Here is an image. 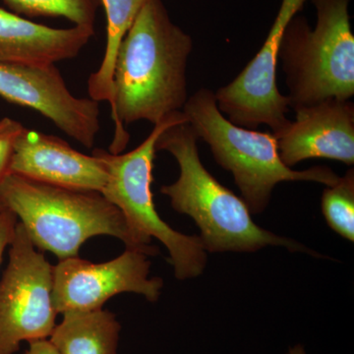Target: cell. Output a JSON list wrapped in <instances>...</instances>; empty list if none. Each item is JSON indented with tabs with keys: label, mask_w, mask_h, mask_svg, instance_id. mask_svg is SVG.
<instances>
[{
	"label": "cell",
	"mask_w": 354,
	"mask_h": 354,
	"mask_svg": "<svg viewBox=\"0 0 354 354\" xmlns=\"http://www.w3.org/2000/svg\"><path fill=\"white\" fill-rule=\"evenodd\" d=\"M29 346L25 354H60L48 339L30 342Z\"/></svg>",
	"instance_id": "cell-20"
},
{
	"label": "cell",
	"mask_w": 354,
	"mask_h": 354,
	"mask_svg": "<svg viewBox=\"0 0 354 354\" xmlns=\"http://www.w3.org/2000/svg\"><path fill=\"white\" fill-rule=\"evenodd\" d=\"M198 140L186 120L167 128L158 137L156 150L171 153L180 169L176 183L162 186L160 193L169 198L177 213L194 220L207 252L252 253L264 247L279 246L290 252L321 257L304 244L256 225L242 198L218 183L203 165Z\"/></svg>",
	"instance_id": "cell-2"
},
{
	"label": "cell",
	"mask_w": 354,
	"mask_h": 354,
	"mask_svg": "<svg viewBox=\"0 0 354 354\" xmlns=\"http://www.w3.org/2000/svg\"><path fill=\"white\" fill-rule=\"evenodd\" d=\"M183 113L198 138L208 144L216 162L232 172L242 200L254 215L267 208L277 184L312 181L332 186L339 180L330 167L295 171L286 167L279 157L274 135L230 122L221 113L215 93L209 88H200L188 97Z\"/></svg>",
	"instance_id": "cell-5"
},
{
	"label": "cell",
	"mask_w": 354,
	"mask_h": 354,
	"mask_svg": "<svg viewBox=\"0 0 354 354\" xmlns=\"http://www.w3.org/2000/svg\"><path fill=\"white\" fill-rule=\"evenodd\" d=\"M323 215L328 225L348 241H354V169L346 171L322 195Z\"/></svg>",
	"instance_id": "cell-17"
},
{
	"label": "cell",
	"mask_w": 354,
	"mask_h": 354,
	"mask_svg": "<svg viewBox=\"0 0 354 354\" xmlns=\"http://www.w3.org/2000/svg\"><path fill=\"white\" fill-rule=\"evenodd\" d=\"M193 39L172 22L162 0H147L116 53L109 153H121L130 136L125 124H158L183 111L188 100L187 64Z\"/></svg>",
	"instance_id": "cell-1"
},
{
	"label": "cell",
	"mask_w": 354,
	"mask_h": 354,
	"mask_svg": "<svg viewBox=\"0 0 354 354\" xmlns=\"http://www.w3.org/2000/svg\"><path fill=\"white\" fill-rule=\"evenodd\" d=\"M17 223V216L10 209H4L0 212V265L3 259L4 251L12 241Z\"/></svg>",
	"instance_id": "cell-19"
},
{
	"label": "cell",
	"mask_w": 354,
	"mask_h": 354,
	"mask_svg": "<svg viewBox=\"0 0 354 354\" xmlns=\"http://www.w3.org/2000/svg\"><path fill=\"white\" fill-rule=\"evenodd\" d=\"M6 209V207H4V205L2 204L1 201H0V212L2 211V209Z\"/></svg>",
	"instance_id": "cell-22"
},
{
	"label": "cell",
	"mask_w": 354,
	"mask_h": 354,
	"mask_svg": "<svg viewBox=\"0 0 354 354\" xmlns=\"http://www.w3.org/2000/svg\"><path fill=\"white\" fill-rule=\"evenodd\" d=\"M186 120L183 111L167 116L137 148L127 153H111L95 149L93 155L102 160L108 181L102 194L120 209L132 234L144 245L152 239L162 242L169 253V262L178 279L201 276L207 264V251L197 235H186L169 227L153 203V160L156 143L167 128Z\"/></svg>",
	"instance_id": "cell-6"
},
{
	"label": "cell",
	"mask_w": 354,
	"mask_h": 354,
	"mask_svg": "<svg viewBox=\"0 0 354 354\" xmlns=\"http://www.w3.org/2000/svg\"><path fill=\"white\" fill-rule=\"evenodd\" d=\"M14 13L27 17H64L81 27L95 28L100 0H3Z\"/></svg>",
	"instance_id": "cell-16"
},
{
	"label": "cell",
	"mask_w": 354,
	"mask_h": 354,
	"mask_svg": "<svg viewBox=\"0 0 354 354\" xmlns=\"http://www.w3.org/2000/svg\"><path fill=\"white\" fill-rule=\"evenodd\" d=\"M53 288V266L18 221L0 279V354H14L21 342L50 337L57 315Z\"/></svg>",
	"instance_id": "cell-7"
},
{
	"label": "cell",
	"mask_w": 354,
	"mask_h": 354,
	"mask_svg": "<svg viewBox=\"0 0 354 354\" xmlns=\"http://www.w3.org/2000/svg\"><path fill=\"white\" fill-rule=\"evenodd\" d=\"M106 14V44L99 69L88 79V92L95 102L113 104V77L116 53L147 0H100Z\"/></svg>",
	"instance_id": "cell-15"
},
{
	"label": "cell",
	"mask_w": 354,
	"mask_h": 354,
	"mask_svg": "<svg viewBox=\"0 0 354 354\" xmlns=\"http://www.w3.org/2000/svg\"><path fill=\"white\" fill-rule=\"evenodd\" d=\"M307 0H281L267 39L253 59L232 82L215 93L218 108L230 122L256 130L271 127L277 136L290 127L286 118L290 101L277 86V66L281 38L286 26L304 8Z\"/></svg>",
	"instance_id": "cell-8"
},
{
	"label": "cell",
	"mask_w": 354,
	"mask_h": 354,
	"mask_svg": "<svg viewBox=\"0 0 354 354\" xmlns=\"http://www.w3.org/2000/svg\"><path fill=\"white\" fill-rule=\"evenodd\" d=\"M24 128L22 123L12 118L0 120V183L9 174L14 146Z\"/></svg>",
	"instance_id": "cell-18"
},
{
	"label": "cell",
	"mask_w": 354,
	"mask_h": 354,
	"mask_svg": "<svg viewBox=\"0 0 354 354\" xmlns=\"http://www.w3.org/2000/svg\"><path fill=\"white\" fill-rule=\"evenodd\" d=\"M286 354H307L306 351H305L304 346H301V344H297V346H293L288 349V353Z\"/></svg>",
	"instance_id": "cell-21"
},
{
	"label": "cell",
	"mask_w": 354,
	"mask_h": 354,
	"mask_svg": "<svg viewBox=\"0 0 354 354\" xmlns=\"http://www.w3.org/2000/svg\"><path fill=\"white\" fill-rule=\"evenodd\" d=\"M9 174L57 187L100 193L108 181L99 158L74 150L59 137L26 127L16 140Z\"/></svg>",
	"instance_id": "cell-12"
},
{
	"label": "cell",
	"mask_w": 354,
	"mask_h": 354,
	"mask_svg": "<svg viewBox=\"0 0 354 354\" xmlns=\"http://www.w3.org/2000/svg\"><path fill=\"white\" fill-rule=\"evenodd\" d=\"M295 120L277 135L279 157L288 167L310 158L354 165V104L327 100L295 109Z\"/></svg>",
	"instance_id": "cell-11"
},
{
	"label": "cell",
	"mask_w": 354,
	"mask_h": 354,
	"mask_svg": "<svg viewBox=\"0 0 354 354\" xmlns=\"http://www.w3.org/2000/svg\"><path fill=\"white\" fill-rule=\"evenodd\" d=\"M0 201L22 223L32 244L60 260L78 257L88 239L109 235L127 248L158 253L132 234L124 216L102 193L67 189L8 174L0 183Z\"/></svg>",
	"instance_id": "cell-3"
},
{
	"label": "cell",
	"mask_w": 354,
	"mask_h": 354,
	"mask_svg": "<svg viewBox=\"0 0 354 354\" xmlns=\"http://www.w3.org/2000/svg\"><path fill=\"white\" fill-rule=\"evenodd\" d=\"M148 257L143 251L127 248L115 259L97 264L79 257L60 260L53 266V302L57 314L102 309L114 295L124 292L157 301L164 281L149 278Z\"/></svg>",
	"instance_id": "cell-9"
},
{
	"label": "cell",
	"mask_w": 354,
	"mask_h": 354,
	"mask_svg": "<svg viewBox=\"0 0 354 354\" xmlns=\"http://www.w3.org/2000/svg\"><path fill=\"white\" fill-rule=\"evenodd\" d=\"M315 28L295 15L286 26L279 50L293 111L327 100L354 95V36L351 0H312Z\"/></svg>",
	"instance_id": "cell-4"
},
{
	"label": "cell",
	"mask_w": 354,
	"mask_h": 354,
	"mask_svg": "<svg viewBox=\"0 0 354 354\" xmlns=\"http://www.w3.org/2000/svg\"><path fill=\"white\" fill-rule=\"evenodd\" d=\"M0 97L39 111L86 148L94 146L101 128L99 102L73 95L55 64L0 62Z\"/></svg>",
	"instance_id": "cell-10"
},
{
	"label": "cell",
	"mask_w": 354,
	"mask_h": 354,
	"mask_svg": "<svg viewBox=\"0 0 354 354\" xmlns=\"http://www.w3.org/2000/svg\"><path fill=\"white\" fill-rule=\"evenodd\" d=\"M95 35V28L55 29L0 8V62L50 65L76 57Z\"/></svg>",
	"instance_id": "cell-13"
},
{
	"label": "cell",
	"mask_w": 354,
	"mask_h": 354,
	"mask_svg": "<svg viewBox=\"0 0 354 354\" xmlns=\"http://www.w3.org/2000/svg\"><path fill=\"white\" fill-rule=\"evenodd\" d=\"M121 325L104 308L64 312L50 341L60 354H118Z\"/></svg>",
	"instance_id": "cell-14"
}]
</instances>
